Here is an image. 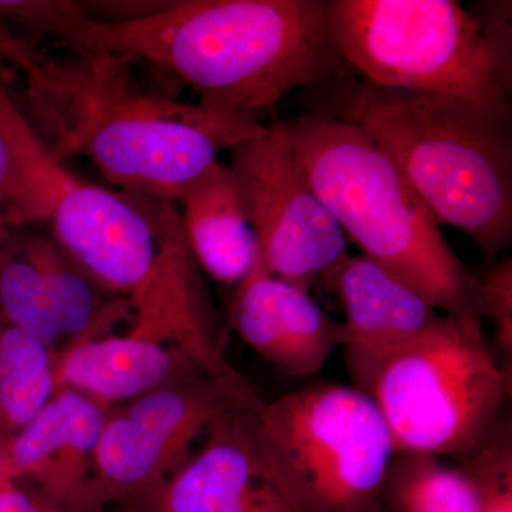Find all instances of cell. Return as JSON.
Returning <instances> with one entry per match:
<instances>
[{
    "label": "cell",
    "instance_id": "cell-28",
    "mask_svg": "<svg viewBox=\"0 0 512 512\" xmlns=\"http://www.w3.org/2000/svg\"><path fill=\"white\" fill-rule=\"evenodd\" d=\"M382 512H384V511H382Z\"/></svg>",
    "mask_w": 512,
    "mask_h": 512
},
{
    "label": "cell",
    "instance_id": "cell-18",
    "mask_svg": "<svg viewBox=\"0 0 512 512\" xmlns=\"http://www.w3.org/2000/svg\"><path fill=\"white\" fill-rule=\"evenodd\" d=\"M180 201L195 262L214 281L237 286L254 268L259 247L229 165L212 164L185 188Z\"/></svg>",
    "mask_w": 512,
    "mask_h": 512
},
{
    "label": "cell",
    "instance_id": "cell-20",
    "mask_svg": "<svg viewBox=\"0 0 512 512\" xmlns=\"http://www.w3.org/2000/svg\"><path fill=\"white\" fill-rule=\"evenodd\" d=\"M478 281L481 316L491 319L495 328L498 359L511 376L512 359V259L495 262Z\"/></svg>",
    "mask_w": 512,
    "mask_h": 512
},
{
    "label": "cell",
    "instance_id": "cell-19",
    "mask_svg": "<svg viewBox=\"0 0 512 512\" xmlns=\"http://www.w3.org/2000/svg\"><path fill=\"white\" fill-rule=\"evenodd\" d=\"M59 353L0 316V429L15 436L57 393Z\"/></svg>",
    "mask_w": 512,
    "mask_h": 512
},
{
    "label": "cell",
    "instance_id": "cell-2",
    "mask_svg": "<svg viewBox=\"0 0 512 512\" xmlns=\"http://www.w3.org/2000/svg\"><path fill=\"white\" fill-rule=\"evenodd\" d=\"M89 53L148 63L197 90L201 106L254 117L346 73L323 0H184L127 22L90 18Z\"/></svg>",
    "mask_w": 512,
    "mask_h": 512
},
{
    "label": "cell",
    "instance_id": "cell-17",
    "mask_svg": "<svg viewBox=\"0 0 512 512\" xmlns=\"http://www.w3.org/2000/svg\"><path fill=\"white\" fill-rule=\"evenodd\" d=\"M461 467L427 453H396L382 504L389 512H481L493 495L512 487L510 424H500Z\"/></svg>",
    "mask_w": 512,
    "mask_h": 512
},
{
    "label": "cell",
    "instance_id": "cell-6",
    "mask_svg": "<svg viewBox=\"0 0 512 512\" xmlns=\"http://www.w3.org/2000/svg\"><path fill=\"white\" fill-rule=\"evenodd\" d=\"M365 393L396 453L468 460L500 426L511 376L485 338L483 320L440 315L383 360Z\"/></svg>",
    "mask_w": 512,
    "mask_h": 512
},
{
    "label": "cell",
    "instance_id": "cell-15",
    "mask_svg": "<svg viewBox=\"0 0 512 512\" xmlns=\"http://www.w3.org/2000/svg\"><path fill=\"white\" fill-rule=\"evenodd\" d=\"M235 288L232 328L284 375H315L342 346V323L323 311L308 291L269 274L259 255Z\"/></svg>",
    "mask_w": 512,
    "mask_h": 512
},
{
    "label": "cell",
    "instance_id": "cell-3",
    "mask_svg": "<svg viewBox=\"0 0 512 512\" xmlns=\"http://www.w3.org/2000/svg\"><path fill=\"white\" fill-rule=\"evenodd\" d=\"M311 113L359 128L396 164L439 224L485 258L512 239V111L384 89L346 74L311 87Z\"/></svg>",
    "mask_w": 512,
    "mask_h": 512
},
{
    "label": "cell",
    "instance_id": "cell-24",
    "mask_svg": "<svg viewBox=\"0 0 512 512\" xmlns=\"http://www.w3.org/2000/svg\"><path fill=\"white\" fill-rule=\"evenodd\" d=\"M10 168V151L6 141L0 137V188L5 184Z\"/></svg>",
    "mask_w": 512,
    "mask_h": 512
},
{
    "label": "cell",
    "instance_id": "cell-26",
    "mask_svg": "<svg viewBox=\"0 0 512 512\" xmlns=\"http://www.w3.org/2000/svg\"><path fill=\"white\" fill-rule=\"evenodd\" d=\"M6 443H8V439H6L5 433H3L2 429H0V483L2 481V463H3V453H5Z\"/></svg>",
    "mask_w": 512,
    "mask_h": 512
},
{
    "label": "cell",
    "instance_id": "cell-25",
    "mask_svg": "<svg viewBox=\"0 0 512 512\" xmlns=\"http://www.w3.org/2000/svg\"><path fill=\"white\" fill-rule=\"evenodd\" d=\"M9 225L6 224L5 218L0 214V254H2V249L5 247L6 239H8L10 234Z\"/></svg>",
    "mask_w": 512,
    "mask_h": 512
},
{
    "label": "cell",
    "instance_id": "cell-21",
    "mask_svg": "<svg viewBox=\"0 0 512 512\" xmlns=\"http://www.w3.org/2000/svg\"><path fill=\"white\" fill-rule=\"evenodd\" d=\"M0 512H57L28 485L6 480L0 483Z\"/></svg>",
    "mask_w": 512,
    "mask_h": 512
},
{
    "label": "cell",
    "instance_id": "cell-23",
    "mask_svg": "<svg viewBox=\"0 0 512 512\" xmlns=\"http://www.w3.org/2000/svg\"><path fill=\"white\" fill-rule=\"evenodd\" d=\"M481 512H512V487L493 495Z\"/></svg>",
    "mask_w": 512,
    "mask_h": 512
},
{
    "label": "cell",
    "instance_id": "cell-10",
    "mask_svg": "<svg viewBox=\"0 0 512 512\" xmlns=\"http://www.w3.org/2000/svg\"><path fill=\"white\" fill-rule=\"evenodd\" d=\"M238 403L259 407L264 402L214 377L198 376L111 407L94 464L101 507L143 497L170 480L211 424Z\"/></svg>",
    "mask_w": 512,
    "mask_h": 512
},
{
    "label": "cell",
    "instance_id": "cell-16",
    "mask_svg": "<svg viewBox=\"0 0 512 512\" xmlns=\"http://www.w3.org/2000/svg\"><path fill=\"white\" fill-rule=\"evenodd\" d=\"M198 376L210 375L183 349L133 330L79 340L57 356V392L74 390L106 407Z\"/></svg>",
    "mask_w": 512,
    "mask_h": 512
},
{
    "label": "cell",
    "instance_id": "cell-12",
    "mask_svg": "<svg viewBox=\"0 0 512 512\" xmlns=\"http://www.w3.org/2000/svg\"><path fill=\"white\" fill-rule=\"evenodd\" d=\"M103 293L55 239L10 229L0 254V316L10 325L59 353L130 311L127 299L106 303Z\"/></svg>",
    "mask_w": 512,
    "mask_h": 512
},
{
    "label": "cell",
    "instance_id": "cell-5",
    "mask_svg": "<svg viewBox=\"0 0 512 512\" xmlns=\"http://www.w3.org/2000/svg\"><path fill=\"white\" fill-rule=\"evenodd\" d=\"M0 137L10 168L0 188L9 228L49 222L64 254L103 291L128 302L156 272L161 231L156 201L86 183L53 157L0 80Z\"/></svg>",
    "mask_w": 512,
    "mask_h": 512
},
{
    "label": "cell",
    "instance_id": "cell-8",
    "mask_svg": "<svg viewBox=\"0 0 512 512\" xmlns=\"http://www.w3.org/2000/svg\"><path fill=\"white\" fill-rule=\"evenodd\" d=\"M259 436L305 512H382L392 436L372 397L318 383L262 404Z\"/></svg>",
    "mask_w": 512,
    "mask_h": 512
},
{
    "label": "cell",
    "instance_id": "cell-14",
    "mask_svg": "<svg viewBox=\"0 0 512 512\" xmlns=\"http://www.w3.org/2000/svg\"><path fill=\"white\" fill-rule=\"evenodd\" d=\"M322 282L338 295L345 313V365L362 392L387 356L440 316L423 296L363 255L345 256Z\"/></svg>",
    "mask_w": 512,
    "mask_h": 512
},
{
    "label": "cell",
    "instance_id": "cell-1",
    "mask_svg": "<svg viewBox=\"0 0 512 512\" xmlns=\"http://www.w3.org/2000/svg\"><path fill=\"white\" fill-rule=\"evenodd\" d=\"M13 66L26 79L19 110L53 157L86 156L131 194L180 201L221 151L265 130L258 117L147 92L110 53L55 62L28 47Z\"/></svg>",
    "mask_w": 512,
    "mask_h": 512
},
{
    "label": "cell",
    "instance_id": "cell-7",
    "mask_svg": "<svg viewBox=\"0 0 512 512\" xmlns=\"http://www.w3.org/2000/svg\"><path fill=\"white\" fill-rule=\"evenodd\" d=\"M333 47L362 80L511 110L510 72L454 0H329Z\"/></svg>",
    "mask_w": 512,
    "mask_h": 512
},
{
    "label": "cell",
    "instance_id": "cell-11",
    "mask_svg": "<svg viewBox=\"0 0 512 512\" xmlns=\"http://www.w3.org/2000/svg\"><path fill=\"white\" fill-rule=\"evenodd\" d=\"M261 407H229L170 480L113 512H305L259 436Z\"/></svg>",
    "mask_w": 512,
    "mask_h": 512
},
{
    "label": "cell",
    "instance_id": "cell-4",
    "mask_svg": "<svg viewBox=\"0 0 512 512\" xmlns=\"http://www.w3.org/2000/svg\"><path fill=\"white\" fill-rule=\"evenodd\" d=\"M313 191L362 255L444 315L483 320L476 276L382 148L359 128L308 111L284 120Z\"/></svg>",
    "mask_w": 512,
    "mask_h": 512
},
{
    "label": "cell",
    "instance_id": "cell-22",
    "mask_svg": "<svg viewBox=\"0 0 512 512\" xmlns=\"http://www.w3.org/2000/svg\"><path fill=\"white\" fill-rule=\"evenodd\" d=\"M19 42L20 39H16L5 29L0 28V80H3V82H5L3 73L6 72V62L10 63V57H12Z\"/></svg>",
    "mask_w": 512,
    "mask_h": 512
},
{
    "label": "cell",
    "instance_id": "cell-9",
    "mask_svg": "<svg viewBox=\"0 0 512 512\" xmlns=\"http://www.w3.org/2000/svg\"><path fill=\"white\" fill-rule=\"evenodd\" d=\"M228 151L259 261L269 274L311 291L348 256V238L303 173L284 120Z\"/></svg>",
    "mask_w": 512,
    "mask_h": 512
},
{
    "label": "cell",
    "instance_id": "cell-13",
    "mask_svg": "<svg viewBox=\"0 0 512 512\" xmlns=\"http://www.w3.org/2000/svg\"><path fill=\"white\" fill-rule=\"evenodd\" d=\"M111 407L62 389L10 437L2 481L28 485L57 512H104L94 491V464Z\"/></svg>",
    "mask_w": 512,
    "mask_h": 512
},
{
    "label": "cell",
    "instance_id": "cell-27",
    "mask_svg": "<svg viewBox=\"0 0 512 512\" xmlns=\"http://www.w3.org/2000/svg\"><path fill=\"white\" fill-rule=\"evenodd\" d=\"M104 512H107V511H104Z\"/></svg>",
    "mask_w": 512,
    "mask_h": 512
}]
</instances>
